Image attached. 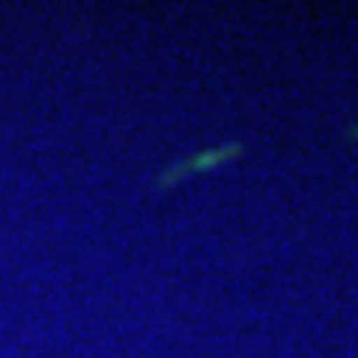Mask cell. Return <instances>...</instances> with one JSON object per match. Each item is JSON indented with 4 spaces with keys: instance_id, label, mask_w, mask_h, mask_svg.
I'll return each instance as SVG.
<instances>
[{
    "instance_id": "cell-1",
    "label": "cell",
    "mask_w": 358,
    "mask_h": 358,
    "mask_svg": "<svg viewBox=\"0 0 358 358\" xmlns=\"http://www.w3.org/2000/svg\"><path fill=\"white\" fill-rule=\"evenodd\" d=\"M236 152H242V147H221V150L200 152V155H194V159H188V162H182V164L171 167V171L162 176V185H173V182H179V179H182L185 173H192V171H206V167H212V164L230 162Z\"/></svg>"
}]
</instances>
